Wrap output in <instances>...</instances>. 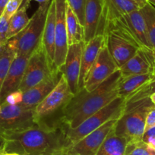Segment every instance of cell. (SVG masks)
<instances>
[{
    "mask_svg": "<svg viewBox=\"0 0 155 155\" xmlns=\"http://www.w3.org/2000/svg\"><path fill=\"white\" fill-rule=\"evenodd\" d=\"M104 37L106 47L119 68L142 48L123 17L107 21Z\"/></svg>",
    "mask_w": 155,
    "mask_h": 155,
    "instance_id": "3",
    "label": "cell"
},
{
    "mask_svg": "<svg viewBox=\"0 0 155 155\" xmlns=\"http://www.w3.org/2000/svg\"><path fill=\"white\" fill-rule=\"evenodd\" d=\"M63 124L37 126L2 134L5 151L21 155H62L69 148Z\"/></svg>",
    "mask_w": 155,
    "mask_h": 155,
    "instance_id": "1",
    "label": "cell"
},
{
    "mask_svg": "<svg viewBox=\"0 0 155 155\" xmlns=\"http://www.w3.org/2000/svg\"><path fill=\"white\" fill-rule=\"evenodd\" d=\"M9 0H0V18L3 14L4 11H5V6H6L7 3Z\"/></svg>",
    "mask_w": 155,
    "mask_h": 155,
    "instance_id": "35",
    "label": "cell"
},
{
    "mask_svg": "<svg viewBox=\"0 0 155 155\" xmlns=\"http://www.w3.org/2000/svg\"><path fill=\"white\" fill-rule=\"evenodd\" d=\"M62 155H79V154L75 153V152H74L73 150H71L70 148H68L63 153H62Z\"/></svg>",
    "mask_w": 155,
    "mask_h": 155,
    "instance_id": "38",
    "label": "cell"
},
{
    "mask_svg": "<svg viewBox=\"0 0 155 155\" xmlns=\"http://www.w3.org/2000/svg\"><path fill=\"white\" fill-rule=\"evenodd\" d=\"M23 101V92L20 90L15 91L7 95L2 104L8 105H18Z\"/></svg>",
    "mask_w": 155,
    "mask_h": 155,
    "instance_id": "32",
    "label": "cell"
},
{
    "mask_svg": "<svg viewBox=\"0 0 155 155\" xmlns=\"http://www.w3.org/2000/svg\"><path fill=\"white\" fill-rule=\"evenodd\" d=\"M118 69L119 67L104 45L97 59L86 75L83 88L87 91L94 90Z\"/></svg>",
    "mask_w": 155,
    "mask_h": 155,
    "instance_id": "12",
    "label": "cell"
},
{
    "mask_svg": "<svg viewBox=\"0 0 155 155\" xmlns=\"http://www.w3.org/2000/svg\"><path fill=\"white\" fill-rule=\"evenodd\" d=\"M5 138H4L3 136H2V134L0 133V154L5 151Z\"/></svg>",
    "mask_w": 155,
    "mask_h": 155,
    "instance_id": "36",
    "label": "cell"
},
{
    "mask_svg": "<svg viewBox=\"0 0 155 155\" xmlns=\"http://www.w3.org/2000/svg\"><path fill=\"white\" fill-rule=\"evenodd\" d=\"M23 2L24 0H9L6 6H5V11H4L2 15H4L6 18L10 20V18L19 9Z\"/></svg>",
    "mask_w": 155,
    "mask_h": 155,
    "instance_id": "30",
    "label": "cell"
},
{
    "mask_svg": "<svg viewBox=\"0 0 155 155\" xmlns=\"http://www.w3.org/2000/svg\"><path fill=\"white\" fill-rule=\"evenodd\" d=\"M153 126H155V107H153L147 113V118H146L144 132L147 131V129L153 127Z\"/></svg>",
    "mask_w": 155,
    "mask_h": 155,
    "instance_id": "33",
    "label": "cell"
},
{
    "mask_svg": "<svg viewBox=\"0 0 155 155\" xmlns=\"http://www.w3.org/2000/svg\"><path fill=\"white\" fill-rule=\"evenodd\" d=\"M153 80H155V78L152 73L135 74L122 78L118 87L119 97H121L126 100L142 86Z\"/></svg>",
    "mask_w": 155,
    "mask_h": 155,
    "instance_id": "21",
    "label": "cell"
},
{
    "mask_svg": "<svg viewBox=\"0 0 155 155\" xmlns=\"http://www.w3.org/2000/svg\"><path fill=\"white\" fill-rule=\"evenodd\" d=\"M1 110H2V105L0 104V112H1Z\"/></svg>",
    "mask_w": 155,
    "mask_h": 155,
    "instance_id": "44",
    "label": "cell"
},
{
    "mask_svg": "<svg viewBox=\"0 0 155 155\" xmlns=\"http://www.w3.org/2000/svg\"><path fill=\"white\" fill-rule=\"evenodd\" d=\"M0 112V133L16 132L37 126L34 118V110L21 104L8 105L2 104Z\"/></svg>",
    "mask_w": 155,
    "mask_h": 155,
    "instance_id": "9",
    "label": "cell"
},
{
    "mask_svg": "<svg viewBox=\"0 0 155 155\" xmlns=\"http://www.w3.org/2000/svg\"><path fill=\"white\" fill-rule=\"evenodd\" d=\"M107 6V20H113L140 9L133 0H105Z\"/></svg>",
    "mask_w": 155,
    "mask_h": 155,
    "instance_id": "23",
    "label": "cell"
},
{
    "mask_svg": "<svg viewBox=\"0 0 155 155\" xmlns=\"http://www.w3.org/2000/svg\"><path fill=\"white\" fill-rule=\"evenodd\" d=\"M73 96L62 73L54 89L34 108V118L37 124L58 125L62 123L61 120L62 110Z\"/></svg>",
    "mask_w": 155,
    "mask_h": 155,
    "instance_id": "5",
    "label": "cell"
},
{
    "mask_svg": "<svg viewBox=\"0 0 155 155\" xmlns=\"http://www.w3.org/2000/svg\"><path fill=\"white\" fill-rule=\"evenodd\" d=\"M126 107V100L117 97L112 102L89 116L82 123L74 129H66L67 141L69 147L79 141L93 131L102 126L107 122L113 119H119L123 114Z\"/></svg>",
    "mask_w": 155,
    "mask_h": 155,
    "instance_id": "7",
    "label": "cell"
},
{
    "mask_svg": "<svg viewBox=\"0 0 155 155\" xmlns=\"http://www.w3.org/2000/svg\"><path fill=\"white\" fill-rule=\"evenodd\" d=\"M120 69L91 91L82 88L78 92L62 110V123L68 129H74L89 116L116 99L122 79Z\"/></svg>",
    "mask_w": 155,
    "mask_h": 155,
    "instance_id": "2",
    "label": "cell"
},
{
    "mask_svg": "<svg viewBox=\"0 0 155 155\" xmlns=\"http://www.w3.org/2000/svg\"><path fill=\"white\" fill-rule=\"evenodd\" d=\"M152 74L155 78V51H154V60H153V70H152Z\"/></svg>",
    "mask_w": 155,
    "mask_h": 155,
    "instance_id": "42",
    "label": "cell"
},
{
    "mask_svg": "<svg viewBox=\"0 0 155 155\" xmlns=\"http://www.w3.org/2000/svg\"><path fill=\"white\" fill-rule=\"evenodd\" d=\"M125 155H155V149L142 140L126 144Z\"/></svg>",
    "mask_w": 155,
    "mask_h": 155,
    "instance_id": "27",
    "label": "cell"
},
{
    "mask_svg": "<svg viewBox=\"0 0 155 155\" xmlns=\"http://www.w3.org/2000/svg\"><path fill=\"white\" fill-rule=\"evenodd\" d=\"M56 7L54 66L61 71L68 49L66 29V0H54ZM62 72V71H61Z\"/></svg>",
    "mask_w": 155,
    "mask_h": 155,
    "instance_id": "11",
    "label": "cell"
},
{
    "mask_svg": "<svg viewBox=\"0 0 155 155\" xmlns=\"http://www.w3.org/2000/svg\"><path fill=\"white\" fill-rule=\"evenodd\" d=\"M8 25H9V20L4 15L1 16L0 18V47H2L8 42L7 34L8 31Z\"/></svg>",
    "mask_w": 155,
    "mask_h": 155,
    "instance_id": "31",
    "label": "cell"
},
{
    "mask_svg": "<svg viewBox=\"0 0 155 155\" xmlns=\"http://www.w3.org/2000/svg\"><path fill=\"white\" fill-rule=\"evenodd\" d=\"M155 93V80L150 81L144 86L138 89V91L131 94L129 97L126 99V104L134 103L135 101L150 97V95Z\"/></svg>",
    "mask_w": 155,
    "mask_h": 155,
    "instance_id": "28",
    "label": "cell"
},
{
    "mask_svg": "<svg viewBox=\"0 0 155 155\" xmlns=\"http://www.w3.org/2000/svg\"><path fill=\"white\" fill-rule=\"evenodd\" d=\"M55 31H56V7L54 0H51L45 27L43 34L42 44L44 47L49 62L53 68L56 69L54 66V54H55Z\"/></svg>",
    "mask_w": 155,
    "mask_h": 155,
    "instance_id": "19",
    "label": "cell"
},
{
    "mask_svg": "<svg viewBox=\"0 0 155 155\" xmlns=\"http://www.w3.org/2000/svg\"><path fill=\"white\" fill-rule=\"evenodd\" d=\"M29 57L30 56L16 55L0 91L1 104L4 102L7 95L12 92L19 90Z\"/></svg>",
    "mask_w": 155,
    "mask_h": 155,
    "instance_id": "17",
    "label": "cell"
},
{
    "mask_svg": "<svg viewBox=\"0 0 155 155\" xmlns=\"http://www.w3.org/2000/svg\"><path fill=\"white\" fill-rule=\"evenodd\" d=\"M16 55L15 50L8 43L0 47V91Z\"/></svg>",
    "mask_w": 155,
    "mask_h": 155,
    "instance_id": "25",
    "label": "cell"
},
{
    "mask_svg": "<svg viewBox=\"0 0 155 155\" xmlns=\"http://www.w3.org/2000/svg\"><path fill=\"white\" fill-rule=\"evenodd\" d=\"M66 2L81 25L84 26L86 0H66Z\"/></svg>",
    "mask_w": 155,
    "mask_h": 155,
    "instance_id": "29",
    "label": "cell"
},
{
    "mask_svg": "<svg viewBox=\"0 0 155 155\" xmlns=\"http://www.w3.org/2000/svg\"><path fill=\"white\" fill-rule=\"evenodd\" d=\"M154 60V50L147 48H141L136 54L128 60L119 69L122 77L135 74L152 73Z\"/></svg>",
    "mask_w": 155,
    "mask_h": 155,
    "instance_id": "16",
    "label": "cell"
},
{
    "mask_svg": "<svg viewBox=\"0 0 155 155\" xmlns=\"http://www.w3.org/2000/svg\"><path fill=\"white\" fill-rule=\"evenodd\" d=\"M66 29L68 46L83 42L84 28L68 4L66 8Z\"/></svg>",
    "mask_w": 155,
    "mask_h": 155,
    "instance_id": "24",
    "label": "cell"
},
{
    "mask_svg": "<svg viewBox=\"0 0 155 155\" xmlns=\"http://www.w3.org/2000/svg\"><path fill=\"white\" fill-rule=\"evenodd\" d=\"M56 70L58 69H55L50 65L41 43L29 57L19 90L26 91L47 79Z\"/></svg>",
    "mask_w": 155,
    "mask_h": 155,
    "instance_id": "8",
    "label": "cell"
},
{
    "mask_svg": "<svg viewBox=\"0 0 155 155\" xmlns=\"http://www.w3.org/2000/svg\"><path fill=\"white\" fill-rule=\"evenodd\" d=\"M107 6L105 0H86L84 22V44L97 35L104 36L107 25Z\"/></svg>",
    "mask_w": 155,
    "mask_h": 155,
    "instance_id": "10",
    "label": "cell"
},
{
    "mask_svg": "<svg viewBox=\"0 0 155 155\" xmlns=\"http://www.w3.org/2000/svg\"><path fill=\"white\" fill-rule=\"evenodd\" d=\"M122 17L136 37L141 47L153 50L149 41L145 21L140 9L125 15Z\"/></svg>",
    "mask_w": 155,
    "mask_h": 155,
    "instance_id": "20",
    "label": "cell"
},
{
    "mask_svg": "<svg viewBox=\"0 0 155 155\" xmlns=\"http://www.w3.org/2000/svg\"><path fill=\"white\" fill-rule=\"evenodd\" d=\"M133 1H135V2H136L138 5H139L140 8H142L144 5H145L147 3V0H133Z\"/></svg>",
    "mask_w": 155,
    "mask_h": 155,
    "instance_id": "37",
    "label": "cell"
},
{
    "mask_svg": "<svg viewBox=\"0 0 155 155\" xmlns=\"http://www.w3.org/2000/svg\"><path fill=\"white\" fill-rule=\"evenodd\" d=\"M62 72L56 70L44 81L23 92L21 105L28 109L34 110L36 107L54 89L60 79Z\"/></svg>",
    "mask_w": 155,
    "mask_h": 155,
    "instance_id": "15",
    "label": "cell"
},
{
    "mask_svg": "<svg viewBox=\"0 0 155 155\" xmlns=\"http://www.w3.org/2000/svg\"><path fill=\"white\" fill-rule=\"evenodd\" d=\"M154 107L149 97L126 104L123 114L113 128L115 134L125 138L127 144L142 140L147 113Z\"/></svg>",
    "mask_w": 155,
    "mask_h": 155,
    "instance_id": "4",
    "label": "cell"
},
{
    "mask_svg": "<svg viewBox=\"0 0 155 155\" xmlns=\"http://www.w3.org/2000/svg\"><path fill=\"white\" fill-rule=\"evenodd\" d=\"M31 1V0H30ZM36 2H37L39 3V5H44V4L50 3L51 2V0H34Z\"/></svg>",
    "mask_w": 155,
    "mask_h": 155,
    "instance_id": "39",
    "label": "cell"
},
{
    "mask_svg": "<svg viewBox=\"0 0 155 155\" xmlns=\"http://www.w3.org/2000/svg\"><path fill=\"white\" fill-rule=\"evenodd\" d=\"M84 42L68 46L65 63L62 71L67 80L69 88L73 95L78 92V81L81 71V55Z\"/></svg>",
    "mask_w": 155,
    "mask_h": 155,
    "instance_id": "14",
    "label": "cell"
},
{
    "mask_svg": "<svg viewBox=\"0 0 155 155\" xmlns=\"http://www.w3.org/2000/svg\"><path fill=\"white\" fill-rule=\"evenodd\" d=\"M117 120L113 119L107 122L69 148L79 155H96L103 142L114 128Z\"/></svg>",
    "mask_w": 155,
    "mask_h": 155,
    "instance_id": "13",
    "label": "cell"
},
{
    "mask_svg": "<svg viewBox=\"0 0 155 155\" xmlns=\"http://www.w3.org/2000/svg\"><path fill=\"white\" fill-rule=\"evenodd\" d=\"M149 98H150V101H151V102L153 103V104L155 105V93L153 94L152 95H150V97H149Z\"/></svg>",
    "mask_w": 155,
    "mask_h": 155,
    "instance_id": "41",
    "label": "cell"
},
{
    "mask_svg": "<svg viewBox=\"0 0 155 155\" xmlns=\"http://www.w3.org/2000/svg\"><path fill=\"white\" fill-rule=\"evenodd\" d=\"M30 2H31L30 0H24L23 3L21 5L19 9L10 18L8 34H7L8 41L18 35L28 26L30 18L27 14V10L29 7Z\"/></svg>",
    "mask_w": 155,
    "mask_h": 155,
    "instance_id": "22",
    "label": "cell"
},
{
    "mask_svg": "<svg viewBox=\"0 0 155 155\" xmlns=\"http://www.w3.org/2000/svg\"><path fill=\"white\" fill-rule=\"evenodd\" d=\"M0 155H21L19 153H11V152H3L2 153H1Z\"/></svg>",
    "mask_w": 155,
    "mask_h": 155,
    "instance_id": "40",
    "label": "cell"
},
{
    "mask_svg": "<svg viewBox=\"0 0 155 155\" xmlns=\"http://www.w3.org/2000/svg\"><path fill=\"white\" fill-rule=\"evenodd\" d=\"M105 45V37L104 35H97L91 40L87 44H84L81 55V71L78 81V91L84 87V80L87 72L96 59H97L100 52Z\"/></svg>",
    "mask_w": 155,
    "mask_h": 155,
    "instance_id": "18",
    "label": "cell"
},
{
    "mask_svg": "<svg viewBox=\"0 0 155 155\" xmlns=\"http://www.w3.org/2000/svg\"><path fill=\"white\" fill-rule=\"evenodd\" d=\"M140 11L145 21L150 45L155 51V7L147 2L140 8Z\"/></svg>",
    "mask_w": 155,
    "mask_h": 155,
    "instance_id": "26",
    "label": "cell"
},
{
    "mask_svg": "<svg viewBox=\"0 0 155 155\" xmlns=\"http://www.w3.org/2000/svg\"><path fill=\"white\" fill-rule=\"evenodd\" d=\"M155 138V126L150 128V129H147V131H145L142 137V141L144 142L147 143L150 140L153 139Z\"/></svg>",
    "mask_w": 155,
    "mask_h": 155,
    "instance_id": "34",
    "label": "cell"
},
{
    "mask_svg": "<svg viewBox=\"0 0 155 155\" xmlns=\"http://www.w3.org/2000/svg\"><path fill=\"white\" fill-rule=\"evenodd\" d=\"M147 2L155 7V0H147Z\"/></svg>",
    "mask_w": 155,
    "mask_h": 155,
    "instance_id": "43",
    "label": "cell"
},
{
    "mask_svg": "<svg viewBox=\"0 0 155 155\" xmlns=\"http://www.w3.org/2000/svg\"><path fill=\"white\" fill-rule=\"evenodd\" d=\"M50 3L39 5L38 8L30 18L28 26L18 35L8 41L17 56H31L42 43L43 34Z\"/></svg>",
    "mask_w": 155,
    "mask_h": 155,
    "instance_id": "6",
    "label": "cell"
}]
</instances>
